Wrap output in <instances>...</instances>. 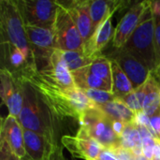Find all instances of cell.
<instances>
[{"label": "cell", "instance_id": "6da1fadb", "mask_svg": "<svg viewBox=\"0 0 160 160\" xmlns=\"http://www.w3.org/2000/svg\"><path fill=\"white\" fill-rule=\"evenodd\" d=\"M14 77L28 82L55 118L72 117L80 120V115L67 95V89L62 88L44 70L38 69L37 66L28 67Z\"/></svg>", "mask_w": 160, "mask_h": 160}, {"label": "cell", "instance_id": "ac0fdd59", "mask_svg": "<svg viewBox=\"0 0 160 160\" xmlns=\"http://www.w3.org/2000/svg\"><path fill=\"white\" fill-rule=\"evenodd\" d=\"M146 84L147 94L142 105L143 112L149 117L160 115V83L151 73Z\"/></svg>", "mask_w": 160, "mask_h": 160}, {"label": "cell", "instance_id": "4dcf8cb0", "mask_svg": "<svg viewBox=\"0 0 160 160\" xmlns=\"http://www.w3.org/2000/svg\"><path fill=\"white\" fill-rule=\"evenodd\" d=\"M0 160H22L17 157L9 148L8 143L0 140Z\"/></svg>", "mask_w": 160, "mask_h": 160}, {"label": "cell", "instance_id": "9a60e30c", "mask_svg": "<svg viewBox=\"0 0 160 160\" xmlns=\"http://www.w3.org/2000/svg\"><path fill=\"white\" fill-rule=\"evenodd\" d=\"M65 6L71 14L85 45L93 34V22L90 15V1L75 0Z\"/></svg>", "mask_w": 160, "mask_h": 160}, {"label": "cell", "instance_id": "8fae6325", "mask_svg": "<svg viewBox=\"0 0 160 160\" xmlns=\"http://www.w3.org/2000/svg\"><path fill=\"white\" fill-rule=\"evenodd\" d=\"M151 1H142L134 5L126 13V15L118 22L112 38L113 47L116 49H121L126 44L128 39L130 38L136 27L138 26L140 20Z\"/></svg>", "mask_w": 160, "mask_h": 160}, {"label": "cell", "instance_id": "5b68a950", "mask_svg": "<svg viewBox=\"0 0 160 160\" xmlns=\"http://www.w3.org/2000/svg\"><path fill=\"white\" fill-rule=\"evenodd\" d=\"M79 122L81 127L105 150L112 151L122 146L121 138L113 131L112 120L98 106L84 112Z\"/></svg>", "mask_w": 160, "mask_h": 160}, {"label": "cell", "instance_id": "e0dca14e", "mask_svg": "<svg viewBox=\"0 0 160 160\" xmlns=\"http://www.w3.org/2000/svg\"><path fill=\"white\" fill-rule=\"evenodd\" d=\"M98 106V105H97ZM112 121H121L125 124L135 123L136 114L118 98L106 104L98 106Z\"/></svg>", "mask_w": 160, "mask_h": 160}, {"label": "cell", "instance_id": "8d00e7d4", "mask_svg": "<svg viewBox=\"0 0 160 160\" xmlns=\"http://www.w3.org/2000/svg\"><path fill=\"white\" fill-rule=\"evenodd\" d=\"M154 158H160V139H155Z\"/></svg>", "mask_w": 160, "mask_h": 160}, {"label": "cell", "instance_id": "3957f363", "mask_svg": "<svg viewBox=\"0 0 160 160\" xmlns=\"http://www.w3.org/2000/svg\"><path fill=\"white\" fill-rule=\"evenodd\" d=\"M0 25L2 42L9 43L18 48L24 55L28 67H38L35 56L30 48L25 25L17 1H0Z\"/></svg>", "mask_w": 160, "mask_h": 160}, {"label": "cell", "instance_id": "4316f807", "mask_svg": "<svg viewBox=\"0 0 160 160\" xmlns=\"http://www.w3.org/2000/svg\"><path fill=\"white\" fill-rule=\"evenodd\" d=\"M0 80H1V89H0L1 98H2V102L6 103L7 99L8 98V97L11 95V93L15 88L16 78L9 70H8L5 68H2L0 71Z\"/></svg>", "mask_w": 160, "mask_h": 160}, {"label": "cell", "instance_id": "f1b7e54d", "mask_svg": "<svg viewBox=\"0 0 160 160\" xmlns=\"http://www.w3.org/2000/svg\"><path fill=\"white\" fill-rule=\"evenodd\" d=\"M135 114L139 113V112H143L142 110V106L141 105L136 94H135V91L131 92L130 94L125 96L124 98H120Z\"/></svg>", "mask_w": 160, "mask_h": 160}, {"label": "cell", "instance_id": "ba28073f", "mask_svg": "<svg viewBox=\"0 0 160 160\" xmlns=\"http://www.w3.org/2000/svg\"><path fill=\"white\" fill-rule=\"evenodd\" d=\"M25 31L37 65L38 62L44 61L47 67L55 50L52 28L25 25Z\"/></svg>", "mask_w": 160, "mask_h": 160}, {"label": "cell", "instance_id": "d590c367", "mask_svg": "<svg viewBox=\"0 0 160 160\" xmlns=\"http://www.w3.org/2000/svg\"><path fill=\"white\" fill-rule=\"evenodd\" d=\"M152 11L155 18H160V0L152 2Z\"/></svg>", "mask_w": 160, "mask_h": 160}, {"label": "cell", "instance_id": "74e56055", "mask_svg": "<svg viewBox=\"0 0 160 160\" xmlns=\"http://www.w3.org/2000/svg\"><path fill=\"white\" fill-rule=\"evenodd\" d=\"M22 160H27L25 159V158H22ZM46 160H64L63 159V158H62V155H61V152H60V149H57L56 150V152L50 158H48V159Z\"/></svg>", "mask_w": 160, "mask_h": 160}, {"label": "cell", "instance_id": "30bf717a", "mask_svg": "<svg viewBox=\"0 0 160 160\" xmlns=\"http://www.w3.org/2000/svg\"><path fill=\"white\" fill-rule=\"evenodd\" d=\"M110 59L117 62L131 82L134 90L143 85L152 73L144 64L123 49H117Z\"/></svg>", "mask_w": 160, "mask_h": 160}, {"label": "cell", "instance_id": "ffe728a7", "mask_svg": "<svg viewBox=\"0 0 160 160\" xmlns=\"http://www.w3.org/2000/svg\"><path fill=\"white\" fill-rule=\"evenodd\" d=\"M119 1H104V0H92L90 1V15L93 22V33L103 22L108 15L115 11L120 6ZM93 35V34H92Z\"/></svg>", "mask_w": 160, "mask_h": 160}, {"label": "cell", "instance_id": "7a4b0ae2", "mask_svg": "<svg viewBox=\"0 0 160 160\" xmlns=\"http://www.w3.org/2000/svg\"><path fill=\"white\" fill-rule=\"evenodd\" d=\"M19 80L22 85L23 94V106L18 117L20 124L23 129L44 135L55 142L53 123L55 117L41 100L36 89L28 82L22 79Z\"/></svg>", "mask_w": 160, "mask_h": 160}, {"label": "cell", "instance_id": "83f0119b", "mask_svg": "<svg viewBox=\"0 0 160 160\" xmlns=\"http://www.w3.org/2000/svg\"><path fill=\"white\" fill-rule=\"evenodd\" d=\"M84 94L91 99L93 100L98 106L106 104L110 101H112L116 97L114 96L113 93L108 92V91H103V90H97V89H86L82 90Z\"/></svg>", "mask_w": 160, "mask_h": 160}, {"label": "cell", "instance_id": "d4e9b609", "mask_svg": "<svg viewBox=\"0 0 160 160\" xmlns=\"http://www.w3.org/2000/svg\"><path fill=\"white\" fill-rule=\"evenodd\" d=\"M60 52L63 60L67 64L71 73L89 67L94 61V59L86 56L83 52H77V51H60Z\"/></svg>", "mask_w": 160, "mask_h": 160}, {"label": "cell", "instance_id": "d6a6232c", "mask_svg": "<svg viewBox=\"0 0 160 160\" xmlns=\"http://www.w3.org/2000/svg\"><path fill=\"white\" fill-rule=\"evenodd\" d=\"M155 50L158 66L160 63V18H155Z\"/></svg>", "mask_w": 160, "mask_h": 160}, {"label": "cell", "instance_id": "5bb4252c", "mask_svg": "<svg viewBox=\"0 0 160 160\" xmlns=\"http://www.w3.org/2000/svg\"><path fill=\"white\" fill-rule=\"evenodd\" d=\"M114 11L111 12L103 22L93 33L89 40L84 45V54L89 58L96 59L101 55L102 49L108 44V42L113 38L114 31L112 24V18Z\"/></svg>", "mask_w": 160, "mask_h": 160}, {"label": "cell", "instance_id": "277c9868", "mask_svg": "<svg viewBox=\"0 0 160 160\" xmlns=\"http://www.w3.org/2000/svg\"><path fill=\"white\" fill-rule=\"evenodd\" d=\"M155 28V17L152 11V2H150L143 12L138 26L123 48H121L144 64L151 72L157 68Z\"/></svg>", "mask_w": 160, "mask_h": 160}, {"label": "cell", "instance_id": "f35d334b", "mask_svg": "<svg viewBox=\"0 0 160 160\" xmlns=\"http://www.w3.org/2000/svg\"><path fill=\"white\" fill-rule=\"evenodd\" d=\"M152 74L154 75V77L156 78V80L160 83V63L157 66L156 69L152 72Z\"/></svg>", "mask_w": 160, "mask_h": 160}, {"label": "cell", "instance_id": "1f68e13d", "mask_svg": "<svg viewBox=\"0 0 160 160\" xmlns=\"http://www.w3.org/2000/svg\"><path fill=\"white\" fill-rule=\"evenodd\" d=\"M110 152H112L118 158V160H137V158L133 155L131 151L124 148L123 146H120Z\"/></svg>", "mask_w": 160, "mask_h": 160}, {"label": "cell", "instance_id": "52a82bcc", "mask_svg": "<svg viewBox=\"0 0 160 160\" xmlns=\"http://www.w3.org/2000/svg\"><path fill=\"white\" fill-rule=\"evenodd\" d=\"M24 25L52 28L57 1L50 0H20L17 1Z\"/></svg>", "mask_w": 160, "mask_h": 160}, {"label": "cell", "instance_id": "d6986e66", "mask_svg": "<svg viewBox=\"0 0 160 160\" xmlns=\"http://www.w3.org/2000/svg\"><path fill=\"white\" fill-rule=\"evenodd\" d=\"M76 87L86 90V89H97V90H103L112 93V86L108 84L102 79L91 74L87 68H82L80 70L74 71L71 73Z\"/></svg>", "mask_w": 160, "mask_h": 160}, {"label": "cell", "instance_id": "603a6c76", "mask_svg": "<svg viewBox=\"0 0 160 160\" xmlns=\"http://www.w3.org/2000/svg\"><path fill=\"white\" fill-rule=\"evenodd\" d=\"M2 46L6 52L5 54L7 56L8 62V67L5 68L9 70L13 74V76L20 74L28 67L24 55L18 48L6 42H2Z\"/></svg>", "mask_w": 160, "mask_h": 160}, {"label": "cell", "instance_id": "9c48e42d", "mask_svg": "<svg viewBox=\"0 0 160 160\" xmlns=\"http://www.w3.org/2000/svg\"><path fill=\"white\" fill-rule=\"evenodd\" d=\"M62 142L73 157L84 160H97L100 153L105 150L82 127L74 137H63Z\"/></svg>", "mask_w": 160, "mask_h": 160}, {"label": "cell", "instance_id": "44dd1931", "mask_svg": "<svg viewBox=\"0 0 160 160\" xmlns=\"http://www.w3.org/2000/svg\"><path fill=\"white\" fill-rule=\"evenodd\" d=\"M112 62V93L118 98H122L125 96L134 91L133 85L123 69L117 64L116 61L111 59Z\"/></svg>", "mask_w": 160, "mask_h": 160}, {"label": "cell", "instance_id": "ab89813d", "mask_svg": "<svg viewBox=\"0 0 160 160\" xmlns=\"http://www.w3.org/2000/svg\"><path fill=\"white\" fill-rule=\"evenodd\" d=\"M137 160H150V159L146 158L144 156H142V157H140V158H137Z\"/></svg>", "mask_w": 160, "mask_h": 160}, {"label": "cell", "instance_id": "484cf974", "mask_svg": "<svg viewBox=\"0 0 160 160\" xmlns=\"http://www.w3.org/2000/svg\"><path fill=\"white\" fill-rule=\"evenodd\" d=\"M16 78V77H15ZM6 106L8 110V115L19 117L22 106H23V94H22V85L21 81L16 78V85L11 93V95L8 97V98L6 101Z\"/></svg>", "mask_w": 160, "mask_h": 160}, {"label": "cell", "instance_id": "7402d4cb", "mask_svg": "<svg viewBox=\"0 0 160 160\" xmlns=\"http://www.w3.org/2000/svg\"><path fill=\"white\" fill-rule=\"evenodd\" d=\"M121 144L124 148L131 151L136 158L143 156L142 138L135 123L126 124V128L121 136Z\"/></svg>", "mask_w": 160, "mask_h": 160}, {"label": "cell", "instance_id": "2e32d148", "mask_svg": "<svg viewBox=\"0 0 160 160\" xmlns=\"http://www.w3.org/2000/svg\"><path fill=\"white\" fill-rule=\"evenodd\" d=\"M42 70L50 75L62 88L70 89L76 87L72 74L63 60L59 50H54L48 66Z\"/></svg>", "mask_w": 160, "mask_h": 160}, {"label": "cell", "instance_id": "836d02e7", "mask_svg": "<svg viewBox=\"0 0 160 160\" xmlns=\"http://www.w3.org/2000/svg\"><path fill=\"white\" fill-rule=\"evenodd\" d=\"M112 128L115 134L121 138L125 128H126V124L121 122V121H112Z\"/></svg>", "mask_w": 160, "mask_h": 160}, {"label": "cell", "instance_id": "cb8c5ba5", "mask_svg": "<svg viewBox=\"0 0 160 160\" xmlns=\"http://www.w3.org/2000/svg\"><path fill=\"white\" fill-rule=\"evenodd\" d=\"M88 71L105 81L108 84L112 86V62L109 57L99 55L97 57L92 64L87 67Z\"/></svg>", "mask_w": 160, "mask_h": 160}, {"label": "cell", "instance_id": "f546056e", "mask_svg": "<svg viewBox=\"0 0 160 160\" xmlns=\"http://www.w3.org/2000/svg\"><path fill=\"white\" fill-rule=\"evenodd\" d=\"M142 145L143 156L148 159H153L154 158V148H155V138L146 137V138L142 139Z\"/></svg>", "mask_w": 160, "mask_h": 160}, {"label": "cell", "instance_id": "4fadbf2b", "mask_svg": "<svg viewBox=\"0 0 160 160\" xmlns=\"http://www.w3.org/2000/svg\"><path fill=\"white\" fill-rule=\"evenodd\" d=\"M0 129V140L6 142L17 157L22 159L24 158L26 154L24 149L23 128L18 118L8 115L2 120Z\"/></svg>", "mask_w": 160, "mask_h": 160}, {"label": "cell", "instance_id": "7c38bea8", "mask_svg": "<svg viewBox=\"0 0 160 160\" xmlns=\"http://www.w3.org/2000/svg\"><path fill=\"white\" fill-rule=\"evenodd\" d=\"M25 159L46 160L50 158L58 149L55 142L46 136L37 132L23 129Z\"/></svg>", "mask_w": 160, "mask_h": 160}, {"label": "cell", "instance_id": "e575fe53", "mask_svg": "<svg viewBox=\"0 0 160 160\" xmlns=\"http://www.w3.org/2000/svg\"><path fill=\"white\" fill-rule=\"evenodd\" d=\"M97 160H118V158L112 152L108 150H103Z\"/></svg>", "mask_w": 160, "mask_h": 160}, {"label": "cell", "instance_id": "8992f818", "mask_svg": "<svg viewBox=\"0 0 160 160\" xmlns=\"http://www.w3.org/2000/svg\"><path fill=\"white\" fill-rule=\"evenodd\" d=\"M57 11L52 26L54 48L59 51H77L84 52V42L76 23L67 7L57 2Z\"/></svg>", "mask_w": 160, "mask_h": 160}, {"label": "cell", "instance_id": "60d3db41", "mask_svg": "<svg viewBox=\"0 0 160 160\" xmlns=\"http://www.w3.org/2000/svg\"><path fill=\"white\" fill-rule=\"evenodd\" d=\"M152 160H160V158H154Z\"/></svg>", "mask_w": 160, "mask_h": 160}]
</instances>
